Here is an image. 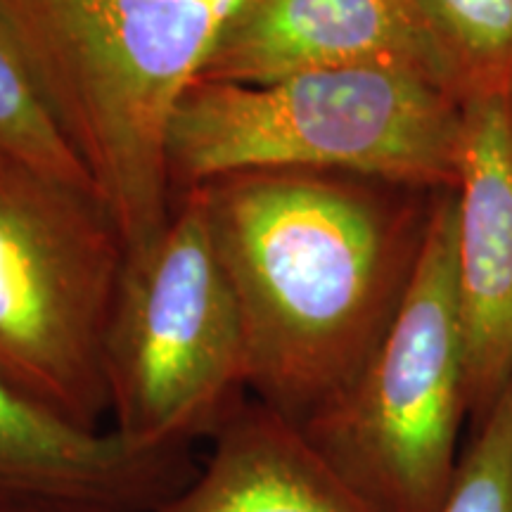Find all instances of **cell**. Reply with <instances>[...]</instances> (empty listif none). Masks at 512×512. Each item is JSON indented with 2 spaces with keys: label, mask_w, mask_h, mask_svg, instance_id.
Returning <instances> with one entry per match:
<instances>
[{
  "label": "cell",
  "mask_w": 512,
  "mask_h": 512,
  "mask_svg": "<svg viewBox=\"0 0 512 512\" xmlns=\"http://www.w3.org/2000/svg\"><path fill=\"white\" fill-rule=\"evenodd\" d=\"M200 190L240 306L249 394L304 425L392 328L437 192L325 171H256Z\"/></svg>",
  "instance_id": "cell-1"
},
{
  "label": "cell",
  "mask_w": 512,
  "mask_h": 512,
  "mask_svg": "<svg viewBox=\"0 0 512 512\" xmlns=\"http://www.w3.org/2000/svg\"><path fill=\"white\" fill-rule=\"evenodd\" d=\"M254 0H0L62 136L126 252L166 226V133L228 24Z\"/></svg>",
  "instance_id": "cell-2"
},
{
  "label": "cell",
  "mask_w": 512,
  "mask_h": 512,
  "mask_svg": "<svg viewBox=\"0 0 512 512\" xmlns=\"http://www.w3.org/2000/svg\"><path fill=\"white\" fill-rule=\"evenodd\" d=\"M465 107L418 74L344 67L245 83L197 79L166 133L181 195L256 171H325L403 188L456 190Z\"/></svg>",
  "instance_id": "cell-3"
},
{
  "label": "cell",
  "mask_w": 512,
  "mask_h": 512,
  "mask_svg": "<svg viewBox=\"0 0 512 512\" xmlns=\"http://www.w3.org/2000/svg\"><path fill=\"white\" fill-rule=\"evenodd\" d=\"M465 418L458 195L441 190L392 328L347 392L299 430L370 512H441L463 456Z\"/></svg>",
  "instance_id": "cell-4"
},
{
  "label": "cell",
  "mask_w": 512,
  "mask_h": 512,
  "mask_svg": "<svg viewBox=\"0 0 512 512\" xmlns=\"http://www.w3.org/2000/svg\"><path fill=\"white\" fill-rule=\"evenodd\" d=\"M112 427L143 448L211 441L249 399L247 339L200 188L126 252L102 342Z\"/></svg>",
  "instance_id": "cell-5"
},
{
  "label": "cell",
  "mask_w": 512,
  "mask_h": 512,
  "mask_svg": "<svg viewBox=\"0 0 512 512\" xmlns=\"http://www.w3.org/2000/svg\"><path fill=\"white\" fill-rule=\"evenodd\" d=\"M124 259L98 192L0 150V366L98 430L110 418L102 342Z\"/></svg>",
  "instance_id": "cell-6"
},
{
  "label": "cell",
  "mask_w": 512,
  "mask_h": 512,
  "mask_svg": "<svg viewBox=\"0 0 512 512\" xmlns=\"http://www.w3.org/2000/svg\"><path fill=\"white\" fill-rule=\"evenodd\" d=\"M344 67L401 69L460 100L420 0H254L223 31L200 79L259 86Z\"/></svg>",
  "instance_id": "cell-7"
},
{
  "label": "cell",
  "mask_w": 512,
  "mask_h": 512,
  "mask_svg": "<svg viewBox=\"0 0 512 512\" xmlns=\"http://www.w3.org/2000/svg\"><path fill=\"white\" fill-rule=\"evenodd\" d=\"M463 107L458 292L475 427L512 380V126L498 98Z\"/></svg>",
  "instance_id": "cell-8"
},
{
  "label": "cell",
  "mask_w": 512,
  "mask_h": 512,
  "mask_svg": "<svg viewBox=\"0 0 512 512\" xmlns=\"http://www.w3.org/2000/svg\"><path fill=\"white\" fill-rule=\"evenodd\" d=\"M190 448H143L57 411L0 366V498L152 512L195 475Z\"/></svg>",
  "instance_id": "cell-9"
},
{
  "label": "cell",
  "mask_w": 512,
  "mask_h": 512,
  "mask_svg": "<svg viewBox=\"0 0 512 512\" xmlns=\"http://www.w3.org/2000/svg\"><path fill=\"white\" fill-rule=\"evenodd\" d=\"M209 456L152 512H370L306 444L302 430L247 399Z\"/></svg>",
  "instance_id": "cell-10"
},
{
  "label": "cell",
  "mask_w": 512,
  "mask_h": 512,
  "mask_svg": "<svg viewBox=\"0 0 512 512\" xmlns=\"http://www.w3.org/2000/svg\"><path fill=\"white\" fill-rule=\"evenodd\" d=\"M453 64L460 102L498 98L512 74V0H420Z\"/></svg>",
  "instance_id": "cell-11"
},
{
  "label": "cell",
  "mask_w": 512,
  "mask_h": 512,
  "mask_svg": "<svg viewBox=\"0 0 512 512\" xmlns=\"http://www.w3.org/2000/svg\"><path fill=\"white\" fill-rule=\"evenodd\" d=\"M0 150L12 152L38 169L67 181L93 188L86 166L55 124L3 17H0Z\"/></svg>",
  "instance_id": "cell-12"
},
{
  "label": "cell",
  "mask_w": 512,
  "mask_h": 512,
  "mask_svg": "<svg viewBox=\"0 0 512 512\" xmlns=\"http://www.w3.org/2000/svg\"><path fill=\"white\" fill-rule=\"evenodd\" d=\"M441 512H512V380L475 425Z\"/></svg>",
  "instance_id": "cell-13"
},
{
  "label": "cell",
  "mask_w": 512,
  "mask_h": 512,
  "mask_svg": "<svg viewBox=\"0 0 512 512\" xmlns=\"http://www.w3.org/2000/svg\"><path fill=\"white\" fill-rule=\"evenodd\" d=\"M0 512H119L107 505L67 501V498L46 496H12L0 498Z\"/></svg>",
  "instance_id": "cell-14"
},
{
  "label": "cell",
  "mask_w": 512,
  "mask_h": 512,
  "mask_svg": "<svg viewBox=\"0 0 512 512\" xmlns=\"http://www.w3.org/2000/svg\"><path fill=\"white\" fill-rule=\"evenodd\" d=\"M498 100H501L503 110H505V114H508L510 126H512V74H510V79L505 81V86L501 88V93H498Z\"/></svg>",
  "instance_id": "cell-15"
}]
</instances>
